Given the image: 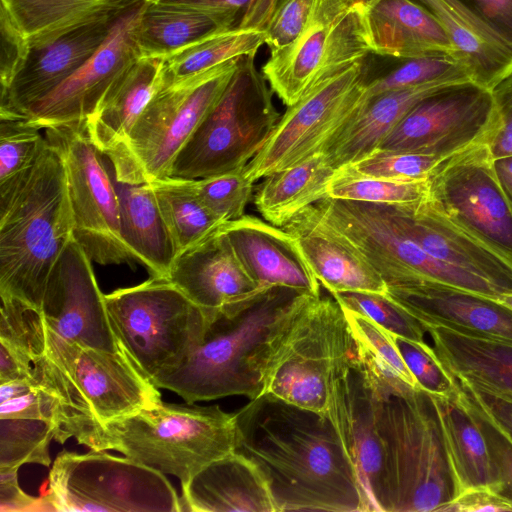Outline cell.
Wrapping results in <instances>:
<instances>
[{
  "label": "cell",
  "mask_w": 512,
  "mask_h": 512,
  "mask_svg": "<svg viewBox=\"0 0 512 512\" xmlns=\"http://www.w3.org/2000/svg\"><path fill=\"white\" fill-rule=\"evenodd\" d=\"M0 342L31 360L32 379L54 399V439L105 451L108 424L162 402L161 393L123 351L69 341L38 309L1 296Z\"/></svg>",
  "instance_id": "1"
},
{
  "label": "cell",
  "mask_w": 512,
  "mask_h": 512,
  "mask_svg": "<svg viewBox=\"0 0 512 512\" xmlns=\"http://www.w3.org/2000/svg\"><path fill=\"white\" fill-rule=\"evenodd\" d=\"M234 417V452L257 467L276 512H370L327 413L265 392L234 412Z\"/></svg>",
  "instance_id": "2"
},
{
  "label": "cell",
  "mask_w": 512,
  "mask_h": 512,
  "mask_svg": "<svg viewBox=\"0 0 512 512\" xmlns=\"http://www.w3.org/2000/svg\"><path fill=\"white\" fill-rule=\"evenodd\" d=\"M315 298L286 287L262 292L238 311L209 323L203 342L188 360L153 384L188 403L234 395L258 397L264 393L277 350Z\"/></svg>",
  "instance_id": "3"
},
{
  "label": "cell",
  "mask_w": 512,
  "mask_h": 512,
  "mask_svg": "<svg viewBox=\"0 0 512 512\" xmlns=\"http://www.w3.org/2000/svg\"><path fill=\"white\" fill-rule=\"evenodd\" d=\"M74 223L66 167L47 140L33 167L0 190V296L40 310Z\"/></svg>",
  "instance_id": "4"
},
{
  "label": "cell",
  "mask_w": 512,
  "mask_h": 512,
  "mask_svg": "<svg viewBox=\"0 0 512 512\" xmlns=\"http://www.w3.org/2000/svg\"><path fill=\"white\" fill-rule=\"evenodd\" d=\"M381 393L384 511H441L462 490L450 458L436 396L414 387Z\"/></svg>",
  "instance_id": "5"
},
{
  "label": "cell",
  "mask_w": 512,
  "mask_h": 512,
  "mask_svg": "<svg viewBox=\"0 0 512 512\" xmlns=\"http://www.w3.org/2000/svg\"><path fill=\"white\" fill-rule=\"evenodd\" d=\"M234 413L219 405L165 403L142 409L107 425L106 450L163 474L177 477L181 485L212 461L235 447Z\"/></svg>",
  "instance_id": "6"
},
{
  "label": "cell",
  "mask_w": 512,
  "mask_h": 512,
  "mask_svg": "<svg viewBox=\"0 0 512 512\" xmlns=\"http://www.w3.org/2000/svg\"><path fill=\"white\" fill-rule=\"evenodd\" d=\"M121 350L152 383L183 365L204 340L203 310L167 277L104 295Z\"/></svg>",
  "instance_id": "7"
},
{
  "label": "cell",
  "mask_w": 512,
  "mask_h": 512,
  "mask_svg": "<svg viewBox=\"0 0 512 512\" xmlns=\"http://www.w3.org/2000/svg\"><path fill=\"white\" fill-rule=\"evenodd\" d=\"M241 58L166 83L125 141L107 154L116 179L143 183L169 176L178 154L221 99Z\"/></svg>",
  "instance_id": "8"
},
{
  "label": "cell",
  "mask_w": 512,
  "mask_h": 512,
  "mask_svg": "<svg viewBox=\"0 0 512 512\" xmlns=\"http://www.w3.org/2000/svg\"><path fill=\"white\" fill-rule=\"evenodd\" d=\"M241 58L224 94L176 157L169 176L199 179L246 166L261 150L280 115L268 82Z\"/></svg>",
  "instance_id": "9"
},
{
  "label": "cell",
  "mask_w": 512,
  "mask_h": 512,
  "mask_svg": "<svg viewBox=\"0 0 512 512\" xmlns=\"http://www.w3.org/2000/svg\"><path fill=\"white\" fill-rule=\"evenodd\" d=\"M367 58L322 76L298 101L287 106L264 146L246 165L251 181L326 150L357 117L369 97Z\"/></svg>",
  "instance_id": "10"
},
{
  "label": "cell",
  "mask_w": 512,
  "mask_h": 512,
  "mask_svg": "<svg viewBox=\"0 0 512 512\" xmlns=\"http://www.w3.org/2000/svg\"><path fill=\"white\" fill-rule=\"evenodd\" d=\"M314 205L321 218L373 266L387 287L429 281L496 300L504 296L488 281L430 256L400 228L388 205L329 197Z\"/></svg>",
  "instance_id": "11"
},
{
  "label": "cell",
  "mask_w": 512,
  "mask_h": 512,
  "mask_svg": "<svg viewBox=\"0 0 512 512\" xmlns=\"http://www.w3.org/2000/svg\"><path fill=\"white\" fill-rule=\"evenodd\" d=\"M47 494L62 512L181 511L180 498L163 473L105 451L60 452Z\"/></svg>",
  "instance_id": "12"
},
{
  "label": "cell",
  "mask_w": 512,
  "mask_h": 512,
  "mask_svg": "<svg viewBox=\"0 0 512 512\" xmlns=\"http://www.w3.org/2000/svg\"><path fill=\"white\" fill-rule=\"evenodd\" d=\"M372 54L365 2L315 0L299 36L270 54L262 74L271 90L290 106L317 79Z\"/></svg>",
  "instance_id": "13"
},
{
  "label": "cell",
  "mask_w": 512,
  "mask_h": 512,
  "mask_svg": "<svg viewBox=\"0 0 512 512\" xmlns=\"http://www.w3.org/2000/svg\"><path fill=\"white\" fill-rule=\"evenodd\" d=\"M358 348L342 306L321 296L302 311L268 369L264 393L326 413L336 367Z\"/></svg>",
  "instance_id": "14"
},
{
  "label": "cell",
  "mask_w": 512,
  "mask_h": 512,
  "mask_svg": "<svg viewBox=\"0 0 512 512\" xmlns=\"http://www.w3.org/2000/svg\"><path fill=\"white\" fill-rule=\"evenodd\" d=\"M67 173L74 238L100 265L135 262L125 244L120 207L107 156L91 142L85 121L44 129Z\"/></svg>",
  "instance_id": "15"
},
{
  "label": "cell",
  "mask_w": 512,
  "mask_h": 512,
  "mask_svg": "<svg viewBox=\"0 0 512 512\" xmlns=\"http://www.w3.org/2000/svg\"><path fill=\"white\" fill-rule=\"evenodd\" d=\"M497 123L489 88L474 81L453 83L419 101L378 148L449 158L488 144Z\"/></svg>",
  "instance_id": "16"
},
{
  "label": "cell",
  "mask_w": 512,
  "mask_h": 512,
  "mask_svg": "<svg viewBox=\"0 0 512 512\" xmlns=\"http://www.w3.org/2000/svg\"><path fill=\"white\" fill-rule=\"evenodd\" d=\"M427 182L434 207L512 262V202L487 144L449 157Z\"/></svg>",
  "instance_id": "17"
},
{
  "label": "cell",
  "mask_w": 512,
  "mask_h": 512,
  "mask_svg": "<svg viewBox=\"0 0 512 512\" xmlns=\"http://www.w3.org/2000/svg\"><path fill=\"white\" fill-rule=\"evenodd\" d=\"M381 403L382 393L372 383L357 348L334 370L326 413L358 475L370 512H385Z\"/></svg>",
  "instance_id": "18"
},
{
  "label": "cell",
  "mask_w": 512,
  "mask_h": 512,
  "mask_svg": "<svg viewBox=\"0 0 512 512\" xmlns=\"http://www.w3.org/2000/svg\"><path fill=\"white\" fill-rule=\"evenodd\" d=\"M149 0L121 15L95 53L70 77L28 107L19 119L39 129L82 122L138 58V28Z\"/></svg>",
  "instance_id": "19"
},
{
  "label": "cell",
  "mask_w": 512,
  "mask_h": 512,
  "mask_svg": "<svg viewBox=\"0 0 512 512\" xmlns=\"http://www.w3.org/2000/svg\"><path fill=\"white\" fill-rule=\"evenodd\" d=\"M92 260L73 237L45 287L40 313L57 334L77 344L122 351L113 332Z\"/></svg>",
  "instance_id": "20"
},
{
  "label": "cell",
  "mask_w": 512,
  "mask_h": 512,
  "mask_svg": "<svg viewBox=\"0 0 512 512\" xmlns=\"http://www.w3.org/2000/svg\"><path fill=\"white\" fill-rule=\"evenodd\" d=\"M167 278L203 310L208 324L266 291L245 271L221 229L176 256Z\"/></svg>",
  "instance_id": "21"
},
{
  "label": "cell",
  "mask_w": 512,
  "mask_h": 512,
  "mask_svg": "<svg viewBox=\"0 0 512 512\" xmlns=\"http://www.w3.org/2000/svg\"><path fill=\"white\" fill-rule=\"evenodd\" d=\"M388 207L400 228L430 256L488 281L504 296L512 293V262L450 220L426 196Z\"/></svg>",
  "instance_id": "22"
},
{
  "label": "cell",
  "mask_w": 512,
  "mask_h": 512,
  "mask_svg": "<svg viewBox=\"0 0 512 512\" xmlns=\"http://www.w3.org/2000/svg\"><path fill=\"white\" fill-rule=\"evenodd\" d=\"M386 295L423 325L512 345V310L496 299L429 281L388 286Z\"/></svg>",
  "instance_id": "23"
},
{
  "label": "cell",
  "mask_w": 512,
  "mask_h": 512,
  "mask_svg": "<svg viewBox=\"0 0 512 512\" xmlns=\"http://www.w3.org/2000/svg\"><path fill=\"white\" fill-rule=\"evenodd\" d=\"M221 231L251 279L261 289L286 287L320 296V283L297 240L282 227L251 215L226 222Z\"/></svg>",
  "instance_id": "24"
},
{
  "label": "cell",
  "mask_w": 512,
  "mask_h": 512,
  "mask_svg": "<svg viewBox=\"0 0 512 512\" xmlns=\"http://www.w3.org/2000/svg\"><path fill=\"white\" fill-rule=\"evenodd\" d=\"M124 13L109 15L31 50L24 67L1 91L0 118L19 119L28 107L70 77L102 45Z\"/></svg>",
  "instance_id": "25"
},
{
  "label": "cell",
  "mask_w": 512,
  "mask_h": 512,
  "mask_svg": "<svg viewBox=\"0 0 512 512\" xmlns=\"http://www.w3.org/2000/svg\"><path fill=\"white\" fill-rule=\"evenodd\" d=\"M303 253L313 274L330 294L372 292L387 294V284L373 266L311 205L283 227Z\"/></svg>",
  "instance_id": "26"
},
{
  "label": "cell",
  "mask_w": 512,
  "mask_h": 512,
  "mask_svg": "<svg viewBox=\"0 0 512 512\" xmlns=\"http://www.w3.org/2000/svg\"><path fill=\"white\" fill-rule=\"evenodd\" d=\"M181 487V511L276 512L257 467L234 451L204 466Z\"/></svg>",
  "instance_id": "27"
},
{
  "label": "cell",
  "mask_w": 512,
  "mask_h": 512,
  "mask_svg": "<svg viewBox=\"0 0 512 512\" xmlns=\"http://www.w3.org/2000/svg\"><path fill=\"white\" fill-rule=\"evenodd\" d=\"M165 64L162 57L138 58L87 117L88 136L103 154L125 141L146 106L165 85Z\"/></svg>",
  "instance_id": "28"
},
{
  "label": "cell",
  "mask_w": 512,
  "mask_h": 512,
  "mask_svg": "<svg viewBox=\"0 0 512 512\" xmlns=\"http://www.w3.org/2000/svg\"><path fill=\"white\" fill-rule=\"evenodd\" d=\"M367 12L374 55L394 60L445 54L457 58L439 22L413 0H371Z\"/></svg>",
  "instance_id": "29"
},
{
  "label": "cell",
  "mask_w": 512,
  "mask_h": 512,
  "mask_svg": "<svg viewBox=\"0 0 512 512\" xmlns=\"http://www.w3.org/2000/svg\"><path fill=\"white\" fill-rule=\"evenodd\" d=\"M423 326L438 359L453 377L512 403V345Z\"/></svg>",
  "instance_id": "30"
},
{
  "label": "cell",
  "mask_w": 512,
  "mask_h": 512,
  "mask_svg": "<svg viewBox=\"0 0 512 512\" xmlns=\"http://www.w3.org/2000/svg\"><path fill=\"white\" fill-rule=\"evenodd\" d=\"M107 160L118 194L125 244L135 262L145 266L150 276L167 277L175 251L150 183L117 180L108 156Z\"/></svg>",
  "instance_id": "31"
},
{
  "label": "cell",
  "mask_w": 512,
  "mask_h": 512,
  "mask_svg": "<svg viewBox=\"0 0 512 512\" xmlns=\"http://www.w3.org/2000/svg\"><path fill=\"white\" fill-rule=\"evenodd\" d=\"M413 1L439 22L472 81L490 89L512 67V52L457 0Z\"/></svg>",
  "instance_id": "32"
},
{
  "label": "cell",
  "mask_w": 512,
  "mask_h": 512,
  "mask_svg": "<svg viewBox=\"0 0 512 512\" xmlns=\"http://www.w3.org/2000/svg\"><path fill=\"white\" fill-rule=\"evenodd\" d=\"M144 0H1L31 50L66 33L113 14L124 13Z\"/></svg>",
  "instance_id": "33"
},
{
  "label": "cell",
  "mask_w": 512,
  "mask_h": 512,
  "mask_svg": "<svg viewBox=\"0 0 512 512\" xmlns=\"http://www.w3.org/2000/svg\"><path fill=\"white\" fill-rule=\"evenodd\" d=\"M335 170L326 154L320 152L274 172L259 185L255 206L267 222L283 227L302 210L327 197V185Z\"/></svg>",
  "instance_id": "34"
},
{
  "label": "cell",
  "mask_w": 512,
  "mask_h": 512,
  "mask_svg": "<svg viewBox=\"0 0 512 512\" xmlns=\"http://www.w3.org/2000/svg\"><path fill=\"white\" fill-rule=\"evenodd\" d=\"M216 29L223 28L204 13L149 0L138 28L140 57L166 59Z\"/></svg>",
  "instance_id": "35"
},
{
  "label": "cell",
  "mask_w": 512,
  "mask_h": 512,
  "mask_svg": "<svg viewBox=\"0 0 512 512\" xmlns=\"http://www.w3.org/2000/svg\"><path fill=\"white\" fill-rule=\"evenodd\" d=\"M444 434L461 490L495 483L485 439L467 410L453 398L436 396Z\"/></svg>",
  "instance_id": "36"
},
{
  "label": "cell",
  "mask_w": 512,
  "mask_h": 512,
  "mask_svg": "<svg viewBox=\"0 0 512 512\" xmlns=\"http://www.w3.org/2000/svg\"><path fill=\"white\" fill-rule=\"evenodd\" d=\"M149 183L173 242L175 257L209 238L226 223L202 203L187 179L166 176Z\"/></svg>",
  "instance_id": "37"
},
{
  "label": "cell",
  "mask_w": 512,
  "mask_h": 512,
  "mask_svg": "<svg viewBox=\"0 0 512 512\" xmlns=\"http://www.w3.org/2000/svg\"><path fill=\"white\" fill-rule=\"evenodd\" d=\"M266 39V32L261 30L237 26L216 29L166 58L165 84L210 70L235 58L256 55L266 44Z\"/></svg>",
  "instance_id": "38"
},
{
  "label": "cell",
  "mask_w": 512,
  "mask_h": 512,
  "mask_svg": "<svg viewBox=\"0 0 512 512\" xmlns=\"http://www.w3.org/2000/svg\"><path fill=\"white\" fill-rule=\"evenodd\" d=\"M427 180L399 181L365 176L344 165L337 168L331 177L327 197L372 204L406 205L427 195Z\"/></svg>",
  "instance_id": "39"
},
{
  "label": "cell",
  "mask_w": 512,
  "mask_h": 512,
  "mask_svg": "<svg viewBox=\"0 0 512 512\" xmlns=\"http://www.w3.org/2000/svg\"><path fill=\"white\" fill-rule=\"evenodd\" d=\"M396 62L397 64L389 72L368 81L369 97L422 85H446L472 81L466 66L452 55L419 56L396 60Z\"/></svg>",
  "instance_id": "40"
},
{
  "label": "cell",
  "mask_w": 512,
  "mask_h": 512,
  "mask_svg": "<svg viewBox=\"0 0 512 512\" xmlns=\"http://www.w3.org/2000/svg\"><path fill=\"white\" fill-rule=\"evenodd\" d=\"M54 427L45 420L0 418V468H18L23 464L51 463L49 447Z\"/></svg>",
  "instance_id": "41"
},
{
  "label": "cell",
  "mask_w": 512,
  "mask_h": 512,
  "mask_svg": "<svg viewBox=\"0 0 512 512\" xmlns=\"http://www.w3.org/2000/svg\"><path fill=\"white\" fill-rule=\"evenodd\" d=\"M41 129L22 119L0 118V190L25 175L43 151Z\"/></svg>",
  "instance_id": "42"
},
{
  "label": "cell",
  "mask_w": 512,
  "mask_h": 512,
  "mask_svg": "<svg viewBox=\"0 0 512 512\" xmlns=\"http://www.w3.org/2000/svg\"><path fill=\"white\" fill-rule=\"evenodd\" d=\"M187 182L202 203L225 222L245 215L254 184L246 174V166Z\"/></svg>",
  "instance_id": "43"
},
{
  "label": "cell",
  "mask_w": 512,
  "mask_h": 512,
  "mask_svg": "<svg viewBox=\"0 0 512 512\" xmlns=\"http://www.w3.org/2000/svg\"><path fill=\"white\" fill-rule=\"evenodd\" d=\"M346 310L359 313L395 336L424 342L423 324L387 295L372 292L331 294Z\"/></svg>",
  "instance_id": "44"
},
{
  "label": "cell",
  "mask_w": 512,
  "mask_h": 512,
  "mask_svg": "<svg viewBox=\"0 0 512 512\" xmlns=\"http://www.w3.org/2000/svg\"><path fill=\"white\" fill-rule=\"evenodd\" d=\"M446 159L448 158L377 148L347 166L365 176L399 181H423L427 180Z\"/></svg>",
  "instance_id": "45"
},
{
  "label": "cell",
  "mask_w": 512,
  "mask_h": 512,
  "mask_svg": "<svg viewBox=\"0 0 512 512\" xmlns=\"http://www.w3.org/2000/svg\"><path fill=\"white\" fill-rule=\"evenodd\" d=\"M457 399L485 439L495 477L491 490L512 504V440L459 387Z\"/></svg>",
  "instance_id": "46"
},
{
  "label": "cell",
  "mask_w": 512,
  "mask_h": 512,
  "mask_svg": "<svg viewBox=\"0 0 512 512\" xmlns=\"http://www.w3.org/2000/svg\"><path fill=\"white\" fill-rule=\"evenodd\" d=\"M394 340L405 364L421 389L444 398H453L457 395L458 387L454 377L440 362L432 347L425 342L395 335Z\"/></svg>",
  "instance_id": "47"
},
{
  "label": "cell",
  "mask_w": 512,
  "mask_h": 512,
  "mask_svg": "<svg viewBox=\"0 0 512 512\" xmlns=\"http://www.w3.org/2000/svg\"><path fill=\"white\" fill-rule=\"evenodd\" d=\"M53 397L32 378L0 383V418L41 419L53 425Z\"/></svg>",
  "instance_id": "48"
},
{
  "label": "cell",
  "mask_w": 512,
  "mask_h": 512,
  "mask_svg": "<svg viewBox=\"0 0 512 512\" xmlns=\"http://www.w3.org/2000/svg\"><path fill=\"white\" fill-rule=\"evenodd\" d=\"M344 311L352 333L359 344L409 385L420 388L398 350L394 335L359 313L346 309Z\"/></svg>",
  "instance_id": "49"
},
{
  "label": "cell",
  "mask_w": 512,
  "mask_h": 512,
  "mask_svg": "<svg viewBox=\"0 0 512 512\" xmlns=\"http://www.w3.org/2000/svg\"><path fill=\"white\" fill-rule=\"evenodd\" d=\"M315 0H284L265 29L270 54L291 44L301 33Z\"/></svg>",
  "instance_id": "50"
},
{
  "label": "cell",
  "mask_w": 512,
  "mask_h": 512,
  "mask_svg": "<svg viewBox=\"0 0 512 512\" xmlns=\"http://www.w3.org/2000/svg\"><path fill=\"white\" fill-rule=\"evenodd\" d=\"M0 29L2 39L0 82L1 91L7 89L26 64L31 47L10 13L1 6Z\"/></svg>",
  "instance_id": "51"
},
{
  "label": "cell",
  "mask_w": 512,
  "mask_h": 512,
  "mask_svg": "<svg viewBox=\"0 0 512 512\" xmlns=\"http://www.w3.org/2000/svg\"><path fill=\"white\" fill-rule=\"evenodd\" d=\"M498 123L488 148L493 158L512 155V67L490 88Z\"/></svg>",
  "instance_id": "52"
},
{
  "label": "cell",
  "mask_w": 512,
  "mask_h": 512,
  "mask_svg": "<svg viewBox=\"0 0 512 512\" xmlns=\"http://www.w3.org/2000/svg\"><path fill=\"white\" fill-rule=\"evenodd\" d=\"M512 52V0H457Z\"/></svg>",
  "instance_id": "53"
},
{
  "label": "cell",
  "mask_w": 512,
  "mask_h": 512,
  "mask_svg": "<svg viewBox=\"0 0 512 512\" xmlns=\"http://www.w3.org/2000/svg\"><path fill=\"white\" fill-rule=\"evenodd\" d=\"M18 468H0V512L56 511L48 494L34 497L18 483Z\"/></svg>",
  "instance_id": "54"
},
{
  "label": "cell",
  "mask_w": 512,
  "mask_h": 512,
  "mask_svg": "<svg viewBox=\"0 0 512 512\" xmlns=\"http://www.w3.org/2000/svg\"><path fill=\"white\" fill-rule=\"evenodd\" d=\"M188 9L196 10L212 17L220 26L227 29L237 24L250 0H157Z\"/></svg>",
  "instance_id": "55"
},
{
  "label": "cell",
  "mask_w": 512,
  "mask_h": 512,
  "mask_svg": "<svg viewBox=\"0 0 512 512\" xmlns=\"http://www.w3.org/2000/svg\"><path fill=\"white\" fill-rule=\"evenodd\" d=\"M458 387L512 440V403L455 378Z\"/></svg>",
  "instance_id": "56"
},
{
  "label": "cell",
  "mask_w": 512,
  "mask_h": 512,
  "mask_svg": "<svg viewBox=\"0 0 512 512\" xmlns=\"http://www.w3.org/2000/svg\"><path fill=\"white\" fill-rule=\"evenodd\" d=\"M512 512V504L486 487L462 491L440 512Z\"/></svg>",
  "instance_id": "57"
},
{
  "label": "cell",
  "mask_w": 512,
  "mask_h": 512,
  "mask_svg": "<svg viewBox=\"0 0 512 512\" xmlns=\"http://www.w3.org/2000/svg\"><path fill=\"white\" fill-rule=\"evenodd\" d=\"M284 0H250L237 27L265 31Z\"/></svg>",
  "instance_id": "58"
},
{
  "label": "cell",
  "mask_w": 512,
  "mask_h": 512,
  "mask_svg": "<svg viewBox=\"0 0 512 512\" xmlns=\"http://www.w3.org/2000/svg\"><path fill=\"white\" fill-rule=\"evenodd\" d=\"M497 178L512 202V155L493 158Z\"/></svg>",
  "instance_id": "59"
},
{
  "label": "cell",
  "mask_w": 512,
  "mask_h": 512,
  "mask_svg": "<svg viewBox=\"0 0 512 512\" xmlns=\"http://www.w3.org/2000/svg\"><path fill=\"white\" fill-rule=\"evenodd\" d=\"M498 301L512 310V293L501 297Z\"/></svg>",
  "instance_id": "60"
},
{
  "label": "cell",
  "mask_w": 512,
  "mask_h": 512,
  "mask_svg": "<svg viewBox=\"0 0 512 512\" xmlns=\"http://www.w3.org/2000/svg\"><path fill=\"white\" fill-rule=\"evenodd\" d=\"M363 2H365L366 4L369 3L371 0H361Z\"/></svg>",
  "instance_id": "61"
}]
</instances>
